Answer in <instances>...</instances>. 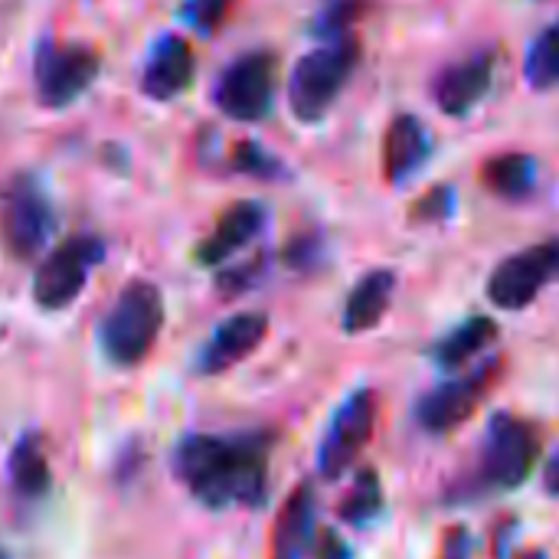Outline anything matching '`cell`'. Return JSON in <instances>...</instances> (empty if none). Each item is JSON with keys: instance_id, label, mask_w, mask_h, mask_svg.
I'll return each instance as SVG.
<instances>
[{"instance_id": "obj_1", "label": "cell", "mask_w": 559, "mask_h": 559, "mask_svg": "<svg viewBox=\"0 0 559 559\" xmlns=\"http://www.w3.org/2000/svg\"><path fill=\"white\" fill-rule=\"evenodd\" d=\"M272 432L239 436H187L177 445L174 468L190 495L213 508H262L269 491V455Z\"/></svg>"}, {"instance_id": "obj_2", "label": "cell", "mask_w": 559, "mask_h": 559, "mask_svg": "<svg viewBox=\"0 0 559 559\" xmlns=\"http://www.w3.org/2000/svg\"><path fill=\"white\" fill-rule=\"evenodd\" d=\"M357 62H360L357 36H337V39L318 46L314 52H308L295 66L292 85H288V102H292L295 118L305 124L321 121L341 98Z\"/></svg>"}, {"instance_id": "obj_3", "label": "cell", "mask_w": 559, "mask_h": 559, "mask_svg": "<svg viewBox=\"0 0 559 559\" xmlns=\"http://www.w3.org/2000/svg\"><path fill=\"white\" fill-rule=\"evenodd\" d=\"M540 459V429L514 413H495L485 442H481V462L475 475V491H518Z\"/></svg>"}, {"instance_id": "obj_4", "label": "cell", "mask_w": 559, "mask_h": 559, "mask_svg": "<svg viewBox=\"0 0 559 559\" xmlns=\"http://www.w3.org/2000/svg\"><path fill=\"white\" fill-rule=\"evenodd\" d=\"M164 328V298L151 282H131L121 288L108 318L102 321V350L118 367L141 364Z\"/></svg>"}, {"instance_id": "obj_5", "label": "cell", "mask_w": 559, "mask_h": 559, "mask_svg": "<svg viewBox=\"0 0 559 559\" xmlns=\"http://www.w3.org/2000/svg\"><path fill=\"white\" fill-rule=\"evenodd\" d=\"M52 226V203L43 193L39 180L29 174L13 177L0 193V233L7 249L16 259H33L46 249Z\"/></svg>"}, {"instance_id": "obj_6", "label": "cell", "mask_w": 559, "mask_h": 559, "mask_svg": "<svg viewBox=\"0 0 559 559\" xmlns=\"http://www.w3.org/2000/svg\"><path fill=\"white\" fill-rule=\"evenodd\" d=\"M278 88V59L265 49L229 62L216 82V105L233 121H262Z\"/></svg>"}, {"instance_id": "obj_7", "label": "cell", "mask_w": 559, "mask_h": 559, "mask_svg": "<svg viewBox=\"0 0 559 559\" xmlns=\"http://www.w3.org/2000/svg\"><path fill=\"white\" fill-rule=\"evenodd\" d=\"M559 278V239H547L537 246H527L504 262L488 278V298L501 311H524L531 308L544 288Z\"/></svg>"}, {"instance_id": "obj_8", "label": "cell", "mask_w": 559, "mask_h": 559, "mask_svg": "<svg viewBox=\"0 0 559 559\" xmlns=\"http://www.w3.org/2000/svg\"><path fill=\"white\" fill-rule=\"evenodd\" d=\"M498 373H501V360H488L478 370L445 380L436 390L423 393L416 403V413H413L416 426L429 436H445V432L465 426L475 416V409L481 406V400L491 393Z\"/></svg>"}, {"instance_id": "obj_9", "label": "cell", "mask_w": 559, "mask_h": 559, "mask_svg": "<svg viewBox=\"0 0 559 559\" xmlns=\"http://www.w3.org/2000/svg\"><path fill=\"white\" fill-rule=\"evenodd\" d=\"M373 419H377V396L367 386L354 390L337 406V413L331 416V426L324 432V442L318 449V472L324 481H341L354 468L360 452L370 445Z\"/></svg>"}, {"instance_id": "obj_10", "label": "cell", "mask_w": 559, "mask_h": 559, "mask_svg": "<svg viewBox=\"0 0 559 559\" xmlns=\"http://www.w3.org/2000/svg\"><path fill=\"white\" fill-rule=\"evenodd\" d=\"M102 255H105V246L92 236H75L56 246L36 269V278H33L36 305L46 311H59L72 305L82 295L88 272L102 262Z\"/></svg>"}, {"instance_id": "obj_11", "label": "cell", "mask_w": 559, "mask_h": 559, "mask_svg": "<svg viewBox=\"0 0 559 559\" xmlns=\"http://www.w3.org/2000/svg\"><path fill=\"white\" fill-rule=\"evenodd\" d=\"M102 59L88 46L75 43H43L36 49V95L46 108H66L72 105L98 75Z\"/></svg>"}, {"instance_id": "obj_12", "label": "cell", "mask_w": 559, "mask_h": 559, "mask_svg": "<svg viewBox=\"0 0 559 559\" xmlns=\"http://www.w3.org/2000/svg\"><path fill=\"white\" fill-rule=\"evenodd\" d=\"M265 334H269V318L262 311H242V314L226 318L210 334V341L203 344L197 370L206 373V377L233 370L236 364H242L265 341Z\"/></svg>"}, {"instance_id": "obj_13", "label": "cell", "mask_w": 559, "mask_h": 559, "mask_svg": "<svg viewBox=\"0 0 559 559\" xmlns=\"http://www.w3.org/2000/svg\"><path fill=\"white\" fill-rule=\"evenodd\" d=\"M495 52H475L449 69L439 72L436 85H432V98L436 105L452 115V118H462L468 111H475V105L491 92L495 85Z\"/></svg>"}, {"instance_id": "obj_14", "label": "cell", "mask_w": 559, "mask_h": 559, "mask_svg": "<svg viewBox=\"0 0 559 559\" xmlns=\"http://www.w3.org/2000/svg\"><path fill=\"white\" fill-rule=\"evenodd\" d=\"M193 72H197V62H193L190 43L183 36L170 33V36H160L154 43L147 66H144V75H141V88H144V95H151L157 102H170L190 88Z\"/></svg>"}, {"instance_id": "obj_15", "label": "cell", "mask_w": 559, "mask_h": 559, "mask_svg": "<svg viewBox=\"0 0 559 559\" xmlns=\"http://www.w3.org/2000/svg\"><path fill=\"white\" fill-rule=\"evenodd\" d=\"M262 229H265V206L259 200H239L216 219L213 233L197 246V262L223 265L239 249H246Z\"/></svg>"}, {"instance_id": "obj_16", "label": "cell", "mask_w": 559, "mask_h": 559, "mask_svg": "<svg viewBox=\"0 0 559 559\" xmlns=\"http://www.w3.org/2000/svg\"><path fill=\"white\" fill-rule=\"evenodd\" d=\"M314 511H318L314 488L298 485L275 518L269 559H308L314 540H318L314 537Z\"/></svg>"}, {"instance_id": "obj_17", "label": "cell", "mask_w": 559, "mask_h": 559, "mask_svg": "<svg viewBox=\"0 0 559 559\" xmlns=\"http://www.w3.org/2000/svg\"><path fill=\"white\" fill-rule=\"evenodd\" d=\"M429 131L416 115H396L383 134V174L390 183H403L423 170L429 157Z\"/></svg>"}, {"instance_id": "obj_18", "label": "cell", "mask_w": 559, "mask_h": 559, "mask_svg": "<svg viewBox=\"0 0 559 559\" xmlns=\"http://www.w3.org/2000/svg\"><path fill=\"white\" fill-rule=\"evenodd\" d=\"M393 292H396V275L390 269H373L367 272L354 292L347 295L344 301V318H341V328L347 334H367L373 331L383 314L390 311V301H393Z\"/></svg>"}, {"instance_id": "obj_19", "label": "cell", "mask_w": 559, "mask_h": 559, "mask_svg": "<svg viewBox=\"0 0 559 559\" xmlns=\"http://www.w3.org/2000/svg\"><path fill=\"white\" fill-rule=\"evenodd\" d=\"M495 341H498V321H491V318H485V314H475V318L455 324V328L432 347V360H436V367L455 373V370H462L465 364H472L475 357H481Z\"/></svg>"}, {"instance_id": "obj_20", "label": "cell", "mask_w": 559, "mask_h": 559, "mask_svg": "<svg viewBox=\"0 0 559 559\" xmlns=\"http://www.w3.org/2000/svg\"><path fill=\"white\" fill-rule=\"evenodd\" d=\"M481 180L501 200H524L537 187V160L531 154H495L481 167Z\"/></svg>"}, {"instance_id": "obj_21", "label": "cell", "mask_w": 559, "mask_h": 559, "mask_svg": "<svg viewBox=\"0 0 559 559\" xmlns=\"http://www.w3.org/2000/svg\"><path fill=\"white\" fill-rule=\"evenodd\" d=\"M10 481L23 498H43L49 491V462L39 436H23L10 452Z\"/></svg>"}, {"instance_id": "obj_22", "label": "cell", "mask_w": 559, "mask_h": 559, "mask_svg": "<svg viewBox=\"0 0 559 559\" xmlns=\"http://www.w3.org/2000/svg\"><path fill=\"white\" fill-rule=\"evenodd\" d=\"M383 508H386V498H383V485H380L377 468H360L357 478H354V488L341 501L337 514L350 527H370V524L380 521Z\"/></svg>"}, {"instance_id": "obj_23", "label": "cell", "mask_w": 559, "mask_h": 559, "mask_svg": "<svg viewBox=\"0 0 559 559\" xmlns=\"http://www.w3.org/2000/svg\"><path fill=\"white\" fill-rule=\"evenodd\" d=\"M524 75L537 92L559 85V20H554L547 29H540V36L531 43Z\"/></svg>"}, {"instance_id": "obj_24", "label": "cell", "mask_w": 559, "mask_h": 559, "mask_svg": "<svg viewBox=\"0 0 559 559\" xmlns=\"http://www.w3.org/2000/svg\"><path fill=\"white\" fill-rule=\"evenodd\" d=\"M452 210H455V193H452V187H432L429 193H423L416 203H413V213H409V219L413 223H442V219H449L452 216Z\"/></svg>"}, {"instance_id": "obj_25", "label": "cell", "mask_w": 559, "mask_h": 559, "mask_svg": "<svg viewBox=\"0 0 559 559\" xmlns=\"http://www.w3.org/2000/svg\"><path fill=\"white\" fill-rule=\"evenodd\" d=\"M233 3L236 0H187L183 3V20L193 29H200V33H213L226 20V13L233 10Z\"/></svg>"}, {"instance_id": "obj_26", "label": "cell", "mask_w": 559, "mask_h": 559, "mask_svg": "<svg viewBox=\"0 0 559 559\" xmlns=\"http://www.w3.org/2000/svg\"><path fill=\"white\" fill-rule=\"evenodd\" d=\"M357 10H360V0H328V7H324L321 16H318V33H324V36H331V39L347 36L344 29L354 23Z\"/></svg>"}, {"instance_id": "obj_27", "label": "cell", "mask_w": 559, "mask_h": 559, "mask_svg": "<svg viewBox=\"0 0 559 559\" xmlns=\"http://www.w3.org/2000/svg\"><path fill=\"white\" fill-rule=\"evenodd\" d=\"M233 164H236V170H246V174H255V177H275L278 174L275 157L265 154L259 144H239Z\"/></svg>"}, {"instance_id": "obj_28", "label": "cell", "mask_w": 559, "mask_h": 559, "mask_svg": "<svg viewBox=\"0 0 559 559\" xmlns=\"http://www.w3.org/2000/svg\"><path fill=\"white\" fill-rule=\"evenodd\" d=\"M318 559H354V550L334 531H324L318 540Z\"/></svg>"}, {"instance_id": "obj_29", "label": "cell", "mask_w": 559, "mask_h": 559, "mask_svg": "<svg viewBox=\"0 0 559 559\" xmlns=\"http://www.w3.org/2000/svg\"><path fill=\"white\" fill-rule=\"evenodd\" d=\"M472 557V540H468V531L465 527H455L449 531L445 537V550H442V559H468Z\"/></svg>"}, {"instance_id": "obj_30", "label": "cell", "mask_w": 559, "mask_h": 559, "mask_svg": "<svg viewBox=\"0 0 559 559\" xmlns=\"http://www.w3.org/2000/svg\"><path fill=\"white\" fill-rule=\"evenodd\" d=\"M544 488H547V495L559 498V449L547 459V465H544Z\"/></svg>"}, {"instance_id": "obj_31", "label": "cell", "mask_w": 559, "mask_h": 559, "mask_svg": "<svg viewBox=\"0 0 559 559\" xmlns=\"http://www.w3.org/2000/svg\"><path fill=\"white\" fill-rule=\"evenodd\" d=\"M524 559H547L544 550H531V554H524Z\"/></svg>"}, {"instance_id": "obj_32", "label": "cell", "mask_w": 559, "mask_h": 559, "mask_svg": "<svg viewBox=\"0 0 559 559\" xmlns=\"http://www.w3.org/2000/svg\"><path fill=\"white\" fill-rule=\"evenodd\" d=\"M0 559H7V557H3V554H0Z\"/></svg>"}]
</instances>
